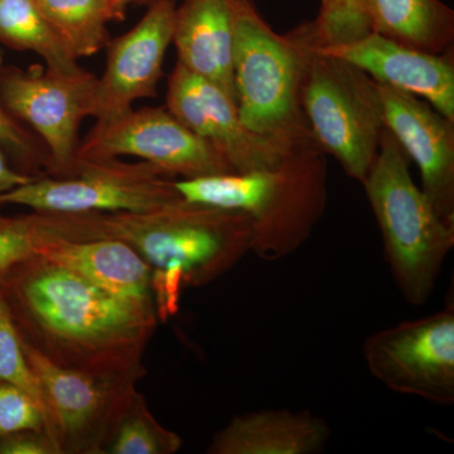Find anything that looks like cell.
<instances>
[{
    "label": "cell",
    "instance_id": "ffe728a7",
    "mask_svg": "<svg viewBox=\"0 0 454 454\" xmlns=\"http://www.w3.org/2000/svg\"><path fill=\"white\" fill-rule=\"evenodd\" d=\"M66 51L76 61L109 43L107 25L122 20L127 7L115 0H35Z\"/></svg>",
    "mask_w": 454,
    "mask_h": 454
},
{
    "label": "cell",
    "instance_id": "4316f807",
    "mask_svg": "<svg viewBox=\"0 0 454 454\" xmlns=\"http://www.w3.org/2000/svg\"><path fill=\"white\" fill-rule=\"evenodd\" d=\"M35 234L29 215L0 220V279L14 264L35 253Z\"/></svg>",
    "mask_w": 454,
    "mask_h": 454
},
{
    "label": "cell",
    "instance_id": "7402d4cb",
    "mask_svg": "<svg viewBox=\"0 0 454 454\" xmlns=\"http://www.w3.org/2000/svg\"><path fill=\"white\" fill-rule=\"evenodd\" d=\"M184 441L177 433L164 428L137 391L114 429L106 454H175Z\"/></svg>",
    "mask_w": 454,
    "mask_h": 454
},
{
    "label": "cell",
    "instance_id": "277c9868",
    "mask_svg": "<svg viewBox=\"0 0 454 454\" xmlns=\"http://www.w3.org/2000/svg\"><path fill=\"white\" fill-rule=\"evenodd\" d=\"M363 186L397 289L408 303L423 306L453 250L454 223L442 219L417 186L408 155L387 128Z\"/></svg>",
    "mask_w": 454,
    "mask_h": 454
},
{
    "label": "cell",
    "instance_id": "cb8c5ba5",
    "mask_svg": "<svg viewBox=\"0 0 454 454\" xmlns=\"http://www.w3.org/2000/svg\"><path fill=\"white\" fill-rule=\"evenodd\" d=\"M0 151L20 172L32 177L49 172L50 157L43 142L0 101Z\"/></svg>",
    "mask_w": 454,
    "mask_h": 454
},
{
    "label": "cell",
    "instance_id": "5b68a950",
    "mask_svg": "<svg viewBox=\"0 0 454 454\" xmlns=\"http://www.w3.org/2000/svg\"><path fill=\"white\" fill-rule=\"evenodd\" d=\"M234 50L236 106L250 129L273 138L312 136L301 107L304 67L300 27L278 35L252 0H229Z\"/></svg>",
    "mask_w": 454,
    "mask_h": 454
},
{
    "label": "cell",
    "instance_id": "4fadbf2b",
    "mask_svg": "<svg viewBox=\"0 0 454 454\" xmlns=\"http://www.w3.org/2000/svg\"><path fill=\"white\" fill-rule=\"evenodd\" d=\"M177 7V0H153L137 26L109 41L91 118L112 121L130 112L140 98L157 97Z\"/></svg>",
    "mask_w": 454,
    "mask_h": 454
},
{
    "label": "cell",
    "instance_id": "2e32d148",
    "mask_svg": "<svg viewBox=\"0 0 454 454\" xmlns=\"http://www.w3.org/2000/svg\"><path fill=\"white\" fill-rule=\"evenodd\" d=\"M35 231L33 250L38 255L114 294L155 306L153 270L129 245L107 239L70 240L35 226Z\"/></svg>",
    "mask_w": 454,
    "mask_h": 454
},
{
    "label": "cell",
    "instance_id": "44dd1931",
    "mask_svg": "<svg viewBox=\"0 0 454 454\" xmlns=\"http://www.w3.org/2000/svg\"><path fill=\"white\" fill-rule=\"evenodd\" d=\"M0 42L41 56L49 70L74 73L82 68L44 20L35 0H0Z\"/></svg>",
    "mask_w": 454,
    "mask_h": 454
},
{
    "label": "cell",
    "instance_id": "e0dca14e",
    "mask_svg": "<svg viewBox=\"0 0 454 454\" xmlns=\"http://www.w3.org/2000/svg\"><path fill=\"white\" fill-rule=\"evenodd\" d=\"M331 438L324 418L309 411H258L232 418L211 439L208 454H317Z\"/></svg>",
    "mask_w": 454,
    "mask_h": 454
},
{
    "label": "cell",
    "instance_id": "d4e9b609",
    "mask_svg": "<svg viewBox=\"0 0 454 454\" xmlns=\"http://www.w3.org/2000/svg\"><path fill=\"white\" fill-rule=\"evenodd\" d=\"M0 381L26 391L41 406L46 426V406L40 384L33 373L23 351L22 340L18 333L7 304L0 297Z\"/></svg>",
    "mask_w": 454,
    "mask_h": 454
},
{
    "label": "cell",
    "instance_id": "9a60e30c",
    "mask_svg": "<svg viewBox=\"0 0 454 454\" xmlns=\"http://www.w3.org/2000/svg\"><path fill=\"white\" fill-rule=\"evenodd\" d=\"M312 44L325 55L337 57L365 71L379 85L423 98L454 121L453 49L442 55H432L372 32L348 43L317 46L312 42Z\"/></svg>",
    "mask_w": 454,
    "mask_h": 454
},
{
    "label": "cell",
    "instance_id": "4dcf8cb0",
    "mask_svg": "<svg viewBox=\"0 0 454 454\" xmlns=\"http://www.w3.org/2000/svg\"><path fill=\"white\" fill-rule=\"evenodd\" d=\"M3 66V56H2V52H0V67H2Z\"/></svg>",
    "mask_w": 454,
    "mask_h": 454
},
{
    "label": "cell",
    "instance_id": "603a6c76",
    "mask_svg": "<svg viewBox=\"0 0 454 454\" xmlns=\"http://www.w3.org/2000/svg\"><path fill=\"white\" fill-rule=\"evenodd\" d=\"M309 25L317 46L348 43L372 33L363 0H321L318 16Z\"/></svg>",
    "mask_w": 454,
    "mask_h": 454
},
{
    "label": "cell",
    "instance_id": "ba28073f",
    "mask_svg": "<svg viewBox=\"0 0 454 454\" xmlns=\"http://www.w3.org/2000/svg\"><path fill=\"white\" fill-rule=\"evenodd\" d=\"M176 179L145 162L77 160L70 177L40 176L0 197L35 212H146L181 201Z\"/></svg>",
    "mask_w": 454,
    "mask_h": 454
},
{
    "label": "cell",
    "instance_id": "7a4b0ae2",
    "mask_svg": "<svg viewBox=\"0 0 454 454\" xmlns=\"http://www.w3.org/2000/svg\"><path fill=\"white\" fill-rule=\"evenodd\" d=\"M31 217L44 234L129 245L153 270L160 319L176 312L182 289L215 282L252 253L247 214L186 200L146 212L33 211Z\"/></svg>",
    "mask_w": 454,
    "mask_h": 454
},
{
    "label": "cell",
    "instance_id": "52a82bcc",
    "mask_svg": "<svg viewBox=\"0 0 454 454\" xmlns=\"http://www.w3.org/2000/svg\"><path fill=\"white\" fill-rule=\"evenodd\" d=\"M22 346L43 396L46 433L59 454H106L142 376L66 369L23 340Z\"/></svg>",
    "mask_w": 454,
    "mask_h": 454
},
{
    "label": "cell",
    "instance_id": "30bf717a",
    "mask_svg": "<svg viewBox=\"0 0 454 454\" xmlns=\"http://www.w3.org/2000/svg\"><path fill=\"white\" fill-rule=\"evenodd\" d=\"M136 157L168 177L191 179L235 173L206 140L166 106L131 109L118 118L97 121L80 140L77 160Z\"/></svg>",
    "mask_w": 454,
    "mask_h": 454
},
{
    "label": "cell",
    "instance_id": "484cf974",
    "mask_svg": "<svg viewBox=\"0 0 454 454\" xmlns=\"http://www.w3.org/2000/svg\"><path fill=\"white\" fill-rule=\"evenodd\" d=\"M25 430L46 432L41 406L26 391L0 381V437Z\"/></svg>",
    "mask_w": 454,
    "mask_h": 454
},
{
    "label": "cell",
    "instance_id": "5bb4252c",
    "mask_svg": "<svg viewBox=\"0 0 454 454\" xmlns=\"http://www.w3.org/2000/svg\"><path fill=\"white\" fill-rule=\"evenodd\" d=\"M385 128L417 164L422 191L442 219L454 223V121L423 98L379 85Z\"/></svg>",
    "mask_w": 454,
    "mask_h": 454
},
{
    "label": "cell",
    "instance_id": "1f68e13d",
    "mask_svg": "<svg viewBox=\"0 0 454 454\" xmlns=\"http://www.w3.org/2000/svg\"><path fill=\"white\" fill-rule=\"evenodd\" d=\"M4 219V215L0 214V220Z\"/></svg>",
    "mask_w": 454,
    "mask_h": 454
},
{
    "label": "cell",
    "instance_id": "83f0119b",
    "mask_svg": "<svg viewBox=\"0 0 454 454\" xmlns=\"http://www.w3.org/2000/svg\"><path fill=\"white\" fill-rule=\"evenodd\" d=\"M0 454H59V450L44 430H25L0 437Z\"/></svg>",
    "mask_w": 454,
    "mask_h": 454
},
{
    "label": "cell",
    "instance_id": "f1b7e54d",
    "mask_svg": "<svg viewBox=\"0 0 454 454\" xmlns=\"http://www.w3.org/2000/svg\"><path fill=\"white\" fill-rule=\"evenodd\" d=\"M33 178L35 177L25 175L14 168L8 158L0 151V197L14 188L28 184ZM0 207H2V203H0Z\"/></svg>",
    "mask_w": 454,
    "mask_h": 454
},
{
    "label": "cell",
    "instance_id": "7c38bea8",
    "mask_svg": "<svg viewBox=\"0 0 454 454\" xmlns=\"http://www.w3.org/2000/svg\"><path fill=\"white\" fill-rule=\"evenodd\" d=\"M166 107L214 146L235 173L277 166L295 143L306 139H278L250 129L241 121L234 98L178 62L168 79Z\"/></svg>",
    "mask_w": 454,
    "mask_h": 454
},
{
    "label": "cell",
    "instance_id": "d6986e66",
    "mask_svg": "<svg viewBox=\"0 0 454 454\" xmlns=\"http://www.w3.org/2000/svg\"><path fill=\"white\" fill-rule=\"evenodd\" d=\"M363 5L372 33L432 55L453 49L454 11L442 0H363Z\"/></svg>",
    "mask_w": 454,
    "mask_h": 454
},
{
    "label": "cell",
    "instance_id": "8992f818",
    "mask_svg": "<svg viewBox=\"0 0 454 454\" xmlns=\"http://www.w3.org/2000/svg\"><path fill=\"white\" fill-rule=\"evenodd\" d=\"M301 107L317 145L361 184L375 163L385 130L379 83L356 66L313 46L307 23Z\"/></svg>",
    "mask_w": 454,
    "mask_h": 454
},
{
    "label": "cell",
    "instance_id": "f546056e",
    "mask_svg": "<svg viewBox=\"0 0 454 454\" xmlns=\"http://www.w3.org/2000/svg\"><path fill=\"white\" fill-rule=\"evenodd\" d=\"M115 2L128 7L129 4H143V3H152L153 0H115Z\"/></svg>",
    "mask_w": 454,
    "mask_h": 454
},
{
    "label": "cell",
    "instance_id": "9c48e42d",
    "mask_svg": "<svg viewBox=\"0 0 454 454\" xmlns=\"http://www.w3.org/2000/svg\"><path fill=\"white\" fill-rule=\"evenodd\" d=\"M97 88L98 77L82 67L74 73L0 67V101L43 142L47 176L70 177L76 170L80 125L91 116Z\"/></svg>",
    "mask_w": 454,
    "mask_h": 454
},
{
    "label": "cell",
    "instance_id": "8fae6325",
    "mask_svg": "<svg viewBox=\"0 0 454 454\" xmlns=\"http://www.w3.org/2000/svg\"><path fill=\"white\" fill-rule=\"evenodd\" d=\"M370 373L397 394L454 403V304L433 315L378 331L365 340Z\"/></svg>",
    "mask_w": 454,
    "mask_h": 454
},
{
    "label": "cell",
    "instance_id": "ac0fdd59",
    "mask_svg": "<svg viewBox=\"0 0 454 454\" xmlns=\"http://www.w3.org/2000/svg\"><path fill=\"white\" fill-rule=\"evenodd\" d=\"M172 43L178 64L234 98V31L229 0H184L176 12Z\"/></svg>",
    "mask_w": 454,
    "mask_h": 454
},
{
    "label": "cell",
    "instance_id": "6da1fadb",
    "mask_svg": "<svg viewBox=\"0 0 454 454\" xmlns=\"http://www.w3.org/2000/svg\"><path fill=\"white\" fill-rule=\"evenodd\" d=\"M20 340L66 369L145 376L155 306L106 291L33 253L0 279Z\"/></svg>",
    "mask_w": 454,
    "mask_h": 454
},
{
    "label": "cell",
    "instance_id": "3957f363",
    "mask_svg": "<svg viewBox=\"0 0 454 454\" xmlns=\"http://www.w3.org/2000/svg\"><path fill=\"white\" fill-rule=\"evenodd\" d=\"M188 202L244 212L252 219V253L274 262L306 243L328 202L325 153L313 137L301 139L277 166L244 173L176 179Z\"/></svg>",
    "mask_w": 454,
    "mask_h": 454
}]
</instances>
